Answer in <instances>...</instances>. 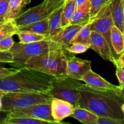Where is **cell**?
<instances>
[{
	"instance_id": "37",
	"label": "cell",
	"mask_w": 124,
	"mask_h": 124,
	"mask_svg": "<svg viewBox=\"0 0 124 124\" xmlns=\"http://www.w3.org/2000/svg\"><path fill=\"white\" fill-rule=\"evenodd\" d=\"M75 1H76V7H78L83 4L84 2H85L86 1H87L88 0H75Z\"/></svg>"
},
{
	"instance_id": "29",
	"label": "cell",
	"mask_w": 124,
	"mask_h": 124,
	"mask_svg": "<svg viewBox=\"0 0 124 124\" xmlns=\"http://www.w3.org/2000/svg\"><path fill=\"white\" fill-rule=\"evenodd\" d=\"M65 1V0H44L42 2L45 10L50 15L53 11L62 6Z\"/></svg>"
},
{
	"instance_id": "33",
	"label": "cell",
	"mask_w": 124,
	"mask_h": 124,
	"mask_svg": "<svg viewBox=\"0 0 124 124\" xmlns=\"http://www.w3.org/2000/svg\"><path fill=\"white\" fill-rule=\"evenodd\" d=\"M0 62L4 63H10L14 62V56L12 51H0Z\"/></svg>"
},
{
	"instance_id": "4",
	"label": "cell",
	"mask_w": 124,
	"mask_h": 124,
	"mask_svg": "<svg viewBox=\"0 0 124 124\" xmlns=\"http://www.w3.org/2000/svg\"><path fill=\"white\" fill-rule=\"evenodd\" d=\"M53 98L49 92L0 91V110L2 112L7 113L36 104L51 103Z\"/></svg>"
},
{
	"instance_id": "26",
	"label": "cell",
	"mask_w": 124,
	"mask_h": 124,
	"mask_svg": "<svg viewBox=\"0 0 124 124\" xmlns=\"http://www.w3.org/2000/svg\"><path fill=\"white\" fill-rule=\"evenodd\" d=\"M90 20L95 19L101 11L110 4L111 0H90Z\"/></svg>"
},
{
	"instance_id": "42",
	"label": "cell",
	"mask_w": 124,
	"mask_h": 124,
	"mask_svg": "<svg viewBox=\"0 0 124 124\" xmlns=\"http://www.w3.org/2000/svg\"><path fill=\"white\" fill-rule=\"evenodd\" d=\"M65 1H66V0H65Z\"/></svg>"
},
{
	"instance_id": "18",
	"label": "cell",
	"mask_w": 124,
	"mask_h": 124,
	"mask_svg": "<svg viewBox=\"0 0 124 124\" xmlns=\"http://www.w3.org/2000/svg\"><path fill=\"white\" fill-rule=\"evenodd\" d=\"M64 6V4L59 8H58L55 10L53 11L48 16L49 17V37L48 38H50L51 37L58 34L63 29L61 27V18Z\"/></svg>"
},
{
	"instance_id": "38",
	"label": "cell",
	"mask_w": 124,
	"mask_h": 124,
	"mask_svg": "<svg viewBox=\"0 0 124 124\" xmlns=\"http://www.w3.org/2000/svg\"><path fill=\"white\" fill-rule=\"evenodd\" d=\"M30 2H31V0H23V5H22L23 8L25 7L26 6H27V5H29L30 3Z\"/></svg>"
},
{
	"instance_id": "27",
	"label": "cell",
	"mask_w": 124,
	"mask_h": 124,
	"mask_svg": "<svg viewBox=\"0 0 124 124\" xmlns=\"http://www.w3.org/2000/svg\"><path fill=\"white\" fill-rule=\"evenodd\" d=\"M23 0H10L9 4V10L8 13L6 17V21L13 20L16 18L19 15V12L23 8Z\"/></svg>"
},
{
	"instance_id": "36",
	"label": "cell",
	"mask_w": 124,
	"mask_h": 124,
	"mask_svg": "<svg viewBox=\"0 0 124 124\" xmlns=\"http://www.w3.org/2000/svg\"><path fill=\"white\" fill-rule=\"evenodd\" d=\"M117 65H119L120 66L122 67V68H124V50L123 52H122V53L119 55L118 58H117Z\"/></svg>"
},
{
	"instance_id": "8",
	"label": "cell",
	"mask_w": 124,
	"mask_h": 124,
	"mask_svg": "<svg viewBox=\"0 0 124 124\" xmlns=\"http://www.w3.org/2000/svg\"><path fill=\"white\" fill-rule=\"evenodd\" d=\"M114 25L110 4L101 11L95 19L92 21L91 25L92 31H95L103 35L113 51L111 39V31ZM114 52L115 53V51Z\"/></svg>"
},
{
	"instance_id": "6",
	"label": "cell",
	"mask_w": 124,
	"mask_h": 124,
	"mask_svg": "<svg viewBox=\"0 0 124 124\" xmlns=\"http://www.w3.org/2000/svg\"><path fill=\"white\" fill-rule=\"evenodd\" d=\"M82 84L81 81L68 75L55 78L53 82V88L49 93L53 98L67 101L76 107L78 106L79 100V87Z\"/></svg>"
},
{
	"instance_id": "9",
	"label": "cell",
	"mask_w": 124,
	"mask_h": 124,
	"mask_svg": "<svg viewBox=\"0 0 124 124\" xmlns=\"http://www.w3.org/2000/svg\"><path fill=\"white\" fill-rule=\"evenodd\" d=\"M90 48L103 59L112 62L115 66L117 64V54L113 50L105 38L95 31H92Z\"/></svg>"
},
{
	"instance_id": "40",
	"label": "cell",
	"mask_w": 124,
	"mask_h": 124,
	"mask_svg": "<svg viewBox=\"0 0 124 124\" xmlns=\"http://www.w3.org/2000/svg\"></svg>"
},
{
	"instance_id": "41",
	"label": "cell",
	"mask_w": 124,
	"mask_h": 124,
	"mask_svg": "<svg viewBox=\"0 0 124 124\" xmlns=\"http://www.w3.org/2000/svg\"></svg>"
},
{
	"instance_id": "14",
	"label": "cell",
	"mask_w": 124,
	"mask_h": 124,
	"mask_svg": "<svg viewBox=\"0 0 124 124\" xmlns=\"http://www.w3.org/2000/svg\"><path fill=\"white\" fill-rule=\"evenodd\" d=\"M83 26L78 24H70L63 28L58 34L50 38L59 44L65 50V48L71 44L72 41Z\"/></svg>"
},
{
	"instance_id": "13",
	"label": "cell",
	"mask_w": 124,
	"mask_h": 124,
	"mask_svg": "<svg viewBox=\"0 0 124 124\" xmlns=\"http://www.w3.org/2000/svg\"><path fill=\"white\" fill-rule=\"evenodd\" d=\"M82 81L85 82V84L89 87H92L97 90H114L119 91L124 90L123 88L112 84L109 82L99 75L92 70L88 71L82 79Z\"/></svg>"
},
{
	"instance_id": "19",
	"label": "cell",
	"mask_w": 124,
	"mask_h": 124,
	"mask_svg": "<svg viewBox=\"0 0 124 124\" xmlns=\"http://www.w3.org/2000/svg\"><path fill=\"white\" fill-rule=\"evenodd\" d=\"M19 31H29L49 37V17L19 28Z\"/></svg>"
},
{
	"instance_id": "10",
	"label": "cell",
	"mask_w": 124,
	"mask_h": 124,
	"mask_svg": "<svg viewBox=\"0 0 124 124\" xmlns=\"http://www.w3.org/2000/svg\"><path fill=\"white\" fill-rule=\"evenodd\" d=\"M49 16L45 10L43 2H42L38 6L27 9L15 18L14 21L19 28L42 20Z\"/></svg>"
},
{
	"instance_id": "15",
	"label": "cell",
	"mask_w": 124,
	"mask_h": 124,
	"mask_svg": "<svg viewBox=\"0 0 124 124\" xmlns=\"http://www.w3.org/2000/svg\"><path fill=\"white\" fill-rule=\"evenodd\" d=\"M90 0H88L79 7H76L70 21V24H78L84 26L90 23Z\"/></svg>"
},
{
	"instance_id": "17",
	"label": "cell",
	"mask_w": 124,
	"mask_h": 124,
	"mask_svg": "<svg viewBox=\"0 0 124 124\" xmlns=\"http://www.w3.org/2000/svg\"><path fill=\"white\" fill-rule=\"evenodd\" d=\"M71 117L84 124H97L98 116L90 110L76 106Z\"/></svg>"
},
{
	"instance_id": "35",
	"label": "cell",
	"mask_w": 124,
	"mask_h": 124,
	"mask_svg": "<svg viewBox=\"0 0 124 124\" xmlns=\"http://www.w3.org/2000/svg\"><path fill=\"white\" fill-rule=\"evenodd\" d=\"M116 67V75L118 79L119 86L124 88V69L119 65H117Z\"/></svg>"
},
{
	"instance_id": "16",
	"label": "cell",
	"mask_w": 124,
	"mask_h": 124,
	"mask_svg": "<svg viewBox=\"0 0 124 124\" xmlns=\"http://www.w3.org/2000/svg\"><path fill=\"white\" fill-rule=\"evenodd\" d=\"M110 6L115 25L124 33V0H111Z\"/></svg>"
},
{
	"instance_id": "39",
	"label": "cell",
	"mask_w": 124,
	"mask_h": 124,
	"mask_svg": "<svg viewBox=\"0 0 124 124\" xmlns=\"http://www.w3.org/2000/svg\"><path fill=\"white\" fill-rule=\"evenodd\" d=\"M122 111H123V113H124V104L122 105Z\"/></svg>"
},
{
	"instance_id": "3",
	"label": "cell",
	"mask_w": 124,
	"mask_h": 124,
	"mask_svg": "<svg viewBox=\"0 0 124 124\" xmlns=\"http://www.w3.org/2000/svg\"><path fill=\"white\" fill-rule=\"evenodd\" d=\"M64 49L51 50L28 61L24 67L38 70L55 78L67 76L68 58Z\"/></svg>"
},
{
	"instance_id": "2",
	"label": "cell",
	"mask_w": 124,
	"mask_h": 124,
	"mask_svg": "<svg viewBox=\"0 0 124 124\" xmlns=\"http://www.w3.org/2000/svg\"><path fill=\"white\" fill-rule=\"evenodd\" d=\"M54 78L50 75L23 67L15 75L0 79V91L49 92Z\"/></svg>"
},
{
	"instance_id": "34",
	"label": "cell",
	"mask_w": 124,
	"mask_h": 124,
	"mask_svg": "<svg viewBox=\"0 0 124 124\" xmlns=\"http://www.w3.org/2000/svg\"><path fill=\"white\" fill-rule=\"evenodd\" d=\"M97 124H124V120L109 117H99Z\"/></svg>"
},
{
	"instance_id": "24",
	"label": "cell",
	"mask_w": 124,
	"mask_h": 124,
	"mask_svg": "<svg viewBox=\"0 0 124 124\" xmlns=\"http://www.w3.org/2000/svg\"><path fill=\"white\" fill-rule=\"evenodd\" d=\"M91 25H92V22L84 25L78 33L75 38L73 39L71 44L75 43V42H80V43L85 44L90 46L91 35H92Z\"/></svg>"
},
{
	"instance_id": "21",
	"label": "cell",
	"mask_w": 124,
	"mask_h": 124,
	"mask_svg": "<svg viewBox=\"0 0 124 124\" xmlns=\"http://www.w3.org/2000/svg\"><path fill=\"white\" fill-rule=\"evenodd\" d=\"M2 124H48L49 121L30 117H8L1 120Z\"/></svg>"
},
{
	"instance_id": "11",
	"label": "cell",
	"mask_w": 124,
	"mask_h": 124,
	"mask_svg": "<svg viewBox=\"0 0 124 124\" xmlns=\"http://www.w3.org/2000/svg\"><path fill=\"white\" fill-rule=\"evenodd\" d=\"M92 62L74 56L68 58L67 75L75 79L82 81L83 76L92 70Z\"/></svg>"
},
{
	"instance_id": "28",
	"label": "cell",
	"mask_w": 124,
	"mask_h": 124,
	"mask_svg": "<svg viewBox=\"0 0 124 124\" xmlns=\"http://www.w3.org/2000/svg\"><path fill=\"white\" fill-rule=\"evenodd\" d=\"M89 48H90V45L80 43V42H75L73 43L65 48L67 52L70 53H74V54H80L84 53L87 52Z\"/></svg>"
},
{
	"instance_id": "7",
	"label": "cell",
	"mask_w": 124,
	"mask_h": 124,
	"mask_svg": "<svg viewBox=\"0 0 124 124\" xmlns=\"http://www.w3.org/2000/svg\"><path fill=\"white\" fill-rule=\"evenodd\" d=\"M8 117H30L49 121L52 124H58L55 122L52 115L51 103H43L36 104L28 107L14 110L7 113Z\"/></svg>"
},
{
	"instance_id": "12",
	"label": "cell",
	"mask_w": 124,
	"mask_h": 124,
	"mask_svg": "<svg viewBox=\"0 0 124 124\" xmlns=\"http://www.w3.org/2000/svg\"><path fill=\"white\" fill-rule=\"evenodd\" d=\"M75 106L67 101L53 98L51 102L52 115L54 121L61 123L63 119L70 117L73 113Z\"/></svg>"
},
{
	"instance_id": "31",
	"label": "cell",
	"mask_w": 124,
	"mask_h": 124,
	"mask_svg": "<svg viewBox=\"0 0 124 124\" xmlns=\"http://www.w3.org/2000/svg\"><path fill=\"white\" fill-rule=\"evenodd\" d=\"M12 36H8L0 40V51L10 50L15 44Z\"/></svg>"
},
{
	"instance_id": "5",
	"label": "cell",
	"mask_w": 124,
	"mask_h": 124,
	"mask_svg": "<svg viewBox=\"0 0 124 124\" xmlns=\"http://www.w3.org/2000/svg\"><path fill=\"white\" fill-rule=\"evenodd\" d=\"M61 48L63 49L60 45L50 38L31 43L22 44L19 42L15 43L10 49L14 56L12 65L15 67H23L25 63L32 58Z\"/></svg>"
},
{
	"instance_id": "25",
	"label": "cell",
	"mask_w": 124,
	"mask_h": 124,
	"mask_svg": "<svg viewBox=\"0 0 124 124\" xmlns=\"http://www.w3.org/2000/svg\"><path fill=\"white\" fill-rule=\"evenodd\" d=\"M19 27L13 20L8 21L0 24V40L8 36L17 35Z\"/></svg>"
},
{
	"instance_id": "22",
	"label": "cell",
	"mask_w": 124,
	"mask_h": 124,
	"mask_svg": "<svg viewBox=\"0 0 124 124\" xmlns=\"http://www.w3.org/2000/svg\"><path fill=\"white\" fill-rule=\"evenodd\" d=\"M76 1L75 0H66L65 1L62 13L61 27L62 28L70 24V21L76 10Z\"/></svg>"
},
{
	"instance_id": "30",
	"label": "cell",
	"mask_w": 124,
	"mask_h": 124,
	"mask_svg": "<svg viewBox=\"0 0 124 124\" xmlns=\"http://www.w3.org/2000/svg\"><path fill=\"white\" fill-rule=\"evenodd\" d=\"M10 0H0V24L5 23L8 13Z\"/></svg>"
},
{
	"instance_id": "23",
	"label": "cell",
	"mask_w": 124,
	"mask_h": 124,
	"mask_svg": "<svg viewBox=\"0 0 124 124\" xmlns=\"http://www.w3.org/2000/svg\"><path fill=\"white\" fill-rule=\"evenodd\" d=\"M19 42L22 44L31 43L43 41L48 38L44 35L29 31H19L17 33Z\"/></svg>"
},
{
	"instance_id": "20",
	"label": "cell",
	"mask_w": 124,
	"mask_h": 124,
	"mask_svg": "<svg viewBox=\"0 0 124 124\" xmlns=\"http://www.w3.org/2000/svg\"><path fill=\"white\" fill-rule=\"evenodd\" d=\"M111 39L114 51L119 56L124 50V33L115 25L111 28Z\"/></svg>"
},
{
	"instance_id": "1",
	"label": "cell",
	"mask_w": 124,
	"mask_h": 124,
	"mask_svg": "<svg viewBox=\"0 0 124 124\" xmlns=\"http://www.w3.org/2000/svg\"><path fill=\"white\" fill-rule=\"evenodd\" d=\"M78 106L84 108L98 117H109L124 120L122 106L124 104V90H101L83 84L79 87Z\"/></svg>"
},
{
	"instance_id": "32",
	"label": "cell",
	"mask_w": 124,
	"mask_h": 124,
	"mask_svg": "<svg viewBox=\"0 0 124 124\" xmlns=\"http://www.w3.org/2000/svg\"><path fill=\"white\" fill-rule=\"evenodd\" d=\"M19 69L20 68L15 67L12 68H5L1 67L0 69V79H2L15 75L19 71Z\"/></svg>"
}]
</instances>
